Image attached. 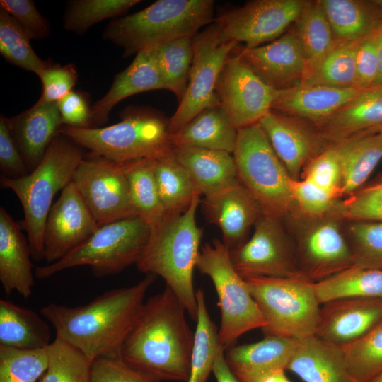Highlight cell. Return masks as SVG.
Masks as SVG:
<instances>
[{
  "label": "cell",
  "mask_w": 382,
  "mask_h": 382,
  "mask_svg": "<svg viewBox=\"0 0 382 382\" xmlns=\"http://www.w3.org/2000/svg\"><path fill=\"white\" fill-rule=\"evenodd\" d=\"M156 279V275L147 274L136 284L108 290L76 307L50 303L41 308L40 313L52 325L56 337L90 361L120 356Z\"/></svg>",
  "instance_id": "cell-1"
},
{
  "label": "cell",
  "mask_w": 382,
  "mask_h": 382,
  "mask_svg": "<svg viewBox=\"0 0 382 382\" xmlns=\"http://www.w3.org/2000/svg\"><path fill=\"white\" fill-rule=\"evenodd\" d=\"M186 314L183 303L167 286L148 298L122 347V359L161 382H187L195 332Z\"/></svg>",
  "instance_id": "cell-2"
},
{
  "label": "cell",
  "mask_w": 382,
  "mask_h": 382,
  "mask_svg": "<svg viewBox=\"0 0 382 382\" xmlns=\"http://www.w3.org/2000/svg\"><path fill=\"white\" fill-rule=\"evenodd\" d=\"M201 195L193 199L183 214L165 216L151 230L149 242L136 263L139 271L162 277L196 321L197 300L193 285V271L199 253L203 230L197 225L196 212Z\"/></svg>",
  "instance_id": "cell-3"
},
{
  "label": "cell",
  "mask_w": 382,
  "mask_h": 382,
  "mask_svg": "<svg viewBox=\"0 0 382 382\" xmlns=\"http://www.w3.org/2000/svg\"><path fill=\"white\" fill-rule=\"evenodd\" d=\"M83 158L78 145L58 134L41 162L28 175L0 178L1 187L12 190L22 205L24 218L19 224L27 233L35 261L44 260V228L54 197L71 182Z\"/></svg>",
  "instance_id": "cell-4"
},
{
  "label": "cell",
  "mask_w": 382,
  "mask_h": 382,
  "mask_svg": "<svg viewBox=\"0 0 382 382\" xmlns=\"http://www.w3.org/2000/svg\"><path fill=\"white\" fill-rule=\"evenodd\" d=\"M214 15L212 0H158L112 21L103 37L122 48L127 57L175 39L193 37L214 21Z\"/></svg>",
  "instance_id": "cell-5"
},
{
  "label": "cell",
  "mask_w": 382,
  "mask_h": 382,
  "mask_svg": "<svg viewBox=\"0 0 382 382\" xmlns=\"http://www.w3.org/2000/svg\"><path fill=\"white\" fill-rule=\"evenodd\" d=\"M59 134L91 154L119 163L158 159L173 149L168 120L146 110L128 111L119 122L108 127L81 129L62 125Z\"/></svg>",
  "instance_id": "cell-6"
},
{
  "label": "cell",
  "mask_w": 382,
  "mask_h": 382,
  "mask_svg": "<svg viewBox=\"0 0 382 382\" xmlns=\"http://www.w3.org/2000/svg\"><path fill=\"white\" fill-rule=\"evenodd\" d=\"M151 235L149 226L139 216L99 226L85 242L59 260L37 267L38 279L49 278L63 270L90 267L97 277L118 274L136 265Z\"/></svg>",
  "instance_id": "cell-7"
},
{
  "label": "cell",
  "mask_w": 382,
  "mask_h": 382,
  "mask_svg": "<svg viewBox=\"0 0 382 382\" xmlns=\"http://www.w3.org/2000/svg\"><path fill=\"white\" fill-rule=\"evenodd\" d=\"M233 156L240 183L265 216L280 219L294 202L293 179L259 122L238 129Z\"/></svg>",
  "instance_id": "cell-8"
},
{
  "label": "cell",
  "mask_w": 382,
  "mask_h": 382,
  "mask_svg": "<svg viewBox=\"0 0 382 382\" xmlns=\"http://www.w3.org/2000/svg\"><path fill=\"white\" fill-rule=\"evenodd\" d=\"M265 321V336L300 340L315 335L320 303L313 282L303 277L245 279Z\"/></svg>",
  "instance_id": "cell-9"
},
{
  "label": "cell",
  "mask_w": 382,
  "mask_h": 382,
  "mask_svg": "<svg viewBox=\"0 0 382 382\" xmlns=\"http://www.w3.org/2000/svg\"><path fill=\"white\" fill-rule=\"evenodd\" d=\"M196 268L211 279L216 291L221 316L219 340L224 349L244 333L265 326L262 313L222 241L214 239L204 244Z\"/></svg>",
  "instance_id": "cell-10"
},
{
  "label": "cell",
  "mask_w": 382,
  "mask_h": 382,
  "mask_svg": "<svg viewBox=\"0 0 382 382\" xmlns=\"http://www.w3.org/2000/svg\"><path fill=\"white\" fill-rule=\"evenodd\" d=\"M193 59L185 93L168 120L170 134L181 129L202 110L220 105L216 92L226 60L238 45L224 41L214 21L192 37Z\"/></svg>",
  "instance_id": "cell-11"
},
{
  "label": "cell",
  "mask_w": 382,
  "mask_h": 382,
  "mask_svg": "<svg viewBox=\"0 0 382 382\" xmlns=\"http://www.w3.org/2000/svg\"><path fill=\"white\" fill-rule=\"evenodd\" d=\"M71 182L99 226L138 216L124 163L91 154L80 162Z\"/></svg>",
  "instance_id": "cell-12"
},
{
  "label": "cell",
  "mask_w": 382,
  "mask_h": 382,
  "mask_svg": "<svg viewBox=\"0 0 382 382\" xmlns=\"http://www.w3.org/2000/svg\"><path fill=\"white\" fill-rule=\"evenodd\" d=\"M308 1L255 0L231 10L214 19L224 41L244 47L269 43L285 33L299 17Z\"/></svg>",
  "instance_id": "cell-13"
},
{
  "label": "cell",
  "mask_w": 382,
  "mask_h": 382,
  "mask_svg": "<svg viewBox=\"0 0 382 382\" xmlns=\"http://www.w3.org/2000/svg\"><path fill=\"white\" fill-rule=\"evenodd\" d=\"M279 91L263 81L238 53L226 60L216 87L220 105L238 129L259 122L271 112Z\"/></svg>",
  "instance_id": "cell-14"
},
{
  "label": "cell",
  "mask_w": 382,
  "mask_h": 382,
  "mask_svg": "<svg viewBox=\"0 0 382 382\" xmlns=\"http://www.w3.org/2000/svg\"><path fill=\"white\" fill-rule=\"evenodd\" d=\"M233 267L243 279L303 277L292 258L290 245L279 220L262 216L250 239L229 250Z\"/></svg>",
  "instance_id": "cell-15"
},
{
  "label": "cell",
  "mask_w": 382,
  "mask_h": 382,
  "mask_svg": "<svg viewBox=\"0 0 382 382\" xmlns=\"http://www.w3.org/2000/svg\"><path fill=\"white\" fill-rule=\"evenodd\" d=\"M99 228L72 182L61 192L44 228V260L55 262L89 238Z\"/></svg>",
  "instance_id": "cell-16"
},
{
  "label": "cell",
  "mask_w": 382,
  "mask_h": 382,
  "mask_svg": "<svg viewBox=\"0 0 382 382\" xmlns=\"http://www.w3.org/2000/svg\"><path fill=\"white\" fill-rule=\"evenodd\" d=\"M238 54L266 83L281 90L301 83L308 70L303 52L292 31L277 39Z\"/></svg>",
  "instance_id": "cell-17"
},
{
  "label": "cell",
  "mask_w": 382,
  "mask_h": 382,
  "mask_svg": "<svg viewBox=\"0 0 382 382\" xmlns=\"http://www.w3.org/2000/svg\"><path fill=\"white\" fill-rule=\"evenodd\" d=\"M316 336L344 346L357 340L382 320V299L346 297L321 304Z\"/></svg>",
  "instance_id": "cell-18"
},
{
  "label": "cell",
  "mask_w": 382,
  "mask_h": 382,
  "mask_svg": "<svg viewBox=\"0 0 382 382\" xmlns=\"http://www.w3.org/2000/svg\"><path fill=\"white\" fill-rule=\"evenodd\" d=\"M207 220L221 230L223 243L231 250L245 243L252 226L262 211L250 193L240 183L201 199Z\"/></svg>",
  "instance_id": "cell-19"
},
{
  "label": "cell",
  "mask_w": 382,
  "mask_h": 382,
  "mask_svg": "<svg viewBox=\"0 0 382 382\" xmlns=\"http://www.w3.org/2000/svg\"><path fill=\"white\" fill-rule=\"evenodd\" d=\"M299 274L316 283L353 265L350 245L334 222L322 223L302 239Z\"/></svg>",
  "instance_id": "cell-20"
},
{
  "label": "cell",
  "mask_w": 382,
  "mask_h": 382,
  "mask_svg": "<svg viewBox=\"0 0 382 382\" xmlns=\"http://www.w3.org/2000/svg\"><path fill=\"white\" fill-rule=\"evenodd\" d=\"M297 340L265 336L257 342L236 345L224 350L227 365L239 382H263L286 369Z\"/></svg>",
  "instance_id": "cell-21"
},
{
  "label": "cell",
  "mask_w": 382,
  "mask_h": 382,
  "mask_svg": "<svg viewBox=\"0 0 382 382\" xmlns=\"http://www.w3.org/2000/svg\"><path fill=\"white\" fill-rule=\"evenodd\" d=\"M7 120L12 136L31 171L41 162L63 125L57 103L38 100L29 109Z\"/></svg>",
  "instance_id": "cell-22"
},
{
  "label": "cell",
  "mask_w": 382,
  "mask_h": 382,
  "mask_svg": "<svg viewBox=\"0 0 382 382\" xmlns=\"http://www.w3.org/2000/svg\"><path fill=\"white\" fill-rule=\"evenodd\" d=\"M166 89L155 49L138 52L132 63L117 74L108 91L91 105V128L101 127L121 100L144 91Z\"/></svg>",
  "instance_id": "cell-23"
},
{
  "label": "cell",
  "mask_w": 382,
  "mask_h": 382,
  "mask_svg": "<svg viewBox=\"0 0 382 382\" xmlns=\"http://www.w3.org/2000/svg\"><path fill=\"white\" fill-rule=\"evenodd\" d=\"M273 149L293 180H298L305 163L318 149V137L299 119L273 110L259 122Z\"/></svg>",
  "instance_id": "cell-24"
},
{
  "label": "cell",
  "mask_w": 382,
  "mask_h": 382,
  "mask_svg": "<svg viewBox=\"0 0 382 382\" xmlns=\"http://www.w3.org/2000/svg\"><path fill=\"white\" fill-rule=\"evenodd\" d=\"M356 87L337 88L299 84L281 89L272 105V110L292 117L324 121L352 100L361 91Z\"/></svg>",
  "instance_id": "cell-25"
},
{
  "label": "cell",
  "mask_w": 382,
  "mask_h": 382,
  "mask_svg": "<svg viewBox=\"0 0 382 382\" xmlns=\"http://www.w3.org/2000/svg\"><path fill=\"white\" fill-rule=\"evenodd\" d=\"M28 241L6 210L0 208V282L7 296L16 291L25 299L33 294L34 276Z\"/></svg>",
  "instance_id": "cell-26"
},
{
  "label": "cell",
  "mask_w": 382,
  "mask_h": 382,
  "mask_svg": "<svg viewBox=\"0 0 382 382\" xmlns=\"http://www.w3.org/2000/svg\"><path fill=\"white\" fill-rule=\"evenodd\" d=\"M172 154L185 168L201 195L209 197L238 184L232 154L197 147H173Z\"/></svg>",
  "instance_id": "cell-27"
},
{
  "label": "cell",
  "mask_w": 382,
  "mask_h": 382,
  "mask_svg": "<svg viewBox=\"0 0 382 382\" xmlns=\"http://www.w3.org/2000/svg\"><path fill=\"white\" fill-rule=\"evenodd\" d=\"M286 369L303 382H354L342 346L316 335L298 340Z\"/></svg>",
  "instance_id": "cell-28"
},
{
  "label": "cell",
  "mask_w": 382,
  "mask_h": 382,
  "mask_svg": "<svg viewBox=\"0 0 382 382\" xmlns=\"http://www.w3.org/2000/svg\"><path fill=\"white\" fill-rule=\"evenodd\" d=\"M320 136L335 143L382 127V86L361 91L324 121Z\"/></svg>",
  "instance_id": "cell-29"
},
{
  "label": "cell",
  "mask_w": 382,
  "mask_h": 382,
  "mask_svg": "<svg viewBox=\"0 0 382 382\" xmlns=\"http://www.w3.org/2000/svg\"><path fill=\"white\" fill-rule=\"evenodd\" d=\"M320 2L338 42H359L382 30V11L374 1Z\"/></svg>",
  "instance_id": "cell-30"
},
{
  "label": "cell",
  "mask_w": 382,
  "mask_h": 382,
  "mask_svg": "<svg viewBox=\"0 0 382 382\" xmlns=\"http://www.w3.org/2000/svg\"><path fill=\"white\" fill-rule=\"evenodd\" d=\"M238 129L220 105L208 108L170 134L173 147H197L233 154Z\"/></svg>",
  "instance_id": "cell-31"
},
{
  "label": "cell",
  "mask_w": 382,
  "mask_h": 382,
  "mask_svg": "<svg viewBox=\"0 0 382 382\" xmlns=\"http://www.w3.org/2000/svg\"><path fill=\"white\" fill-rule=\"evenodd\" d=\"M342 167L341 194L357 191L382 159V127L334 144Z\"/></svg>",
  "instance_id": "cell-32"
},
{
  "label": "cell",
  "mask_w": 382,
  "mask_h": 382,
  "mask_svg": "<svg viewBox=\"0 0 382 382\" xmlns=\"http://www.w3.org/2000/svg\"><path fill=\"white\" fill-rule=\"evenodd\" d=\"M47 322L32 309L1 299L0 345L21 349L47 348L51 343Z\"/></svg>",
  "instance_id": "cell-33"
},
{
  "label": "cell",
  "mask_w": 382,
  "mask_h": 382,
  "mask_svg": "<svg viewBox=\"0 0 382 382\" xmlns=\"http://www.w3.org/2000/svg\"><path fill=\"white\" fill-rule=\"evenodd\" d=\"M155 160L144 158L124 163L132 204L151 230L166 216L154 175Z\"/></svg>",
  "instance_id": "cell-34"
},
{
  "label": "cell",
  "mask_w": 382,
  "mask_h": 382,
  "mask_svg": "<svg viewBox=\"0 0 382 382\" xmlns=\"http://www.w3.org/2000/svg\"><path fill=\"white\" fill-rule=\"evenodd\" d=\"M156 185L166 216L183 214L197 195L191 178L172 153L155 160Z\"/></svg>",
  "instance_id": "cell-35"
},
{
  "label": "cell",
  "mask_w": 382,
  "mask_h": 382,
  "mask_svg": "<svg viewBox=\"0 0 382 382\" xmlns=\"http://www.w3.org/2000/svg\"><path fill=\"white\" fill-rule=\"evenodd\" d=\"M319 303L346 297L382 299V270L352 266L313 283Z\"/></svg>",
  "instance_id": "cell-36"
},
{
  "label": "cell",
  "mask_w": 382,
  "mask_h": 382,
  "mask_svg": "<svg viewBox=\"0 0 382 382\" xmlns=\"http://www.w3.org/2000/svg\"><path fill=\"white\" fill-rule=\"evenodd\" d=\"M292 33L306 57L308 69L328 54L337 42L320 0L308 1L294 22Z\"/></svg>",
  "instance_id": "cell-37"
},
{
  "label": "cell",
  "mask_w": 382,
  "mask_h": 382,
  "mask_svg": "<svg viewBox=\"0 0 382 382\" xmlns=\"http://www.w3.org/2000/svg\"><path fill=\"white\" fill-rule=\"evenodd\" d=\"M359 43L337 42L328 54L308 69L300 84L354 87Z\"/></svg>",
  "instance_id": "cell-38"
},
{
  "label": "cell",
  "mask_w": 382,
  "mask_h": 382,
  "mask_svg": "<svg viewBox=\"0 0 382 382\" xmlns=\"http://www.w3.org/2000/svg\"><path fill=\"white\" fill-rule=\"evenodd\" d=\"M196 296L197 327L192 352L190 375L187 382H207L221 346L219 340V328L210 318L203 290L198 289Z\"/></svg>",
  "instance_id": "cell-39"
},
{
  "label": "cell",
  "mask_w": 382,
  "mask_h": 382,
  "mask_svg": "<svg viewBox=\"0 0 382 382\" xmlns=\"http://www.w3.org/2000/svg\"><path fill=\"white\" fill-rule=\"evenodd\" d=\"M192 37L175 39L154 48L166 89L173 92L179 102L188 83L193 59Z\"/></svg>",
  "instance_id": "cell-40"
},
{
  "label": "cell",
  "mask_w": 382,
  "mask_h": 382,
  "mask_svg": "<svg viewBox=\"0 0 382 382\" xmlns=\"http://www.w3.org/2000/svg\"><path fill=\"white\" fill-rule=\"evenodd\" d=\"M29 35L4 9L0 8V53L9 63L37 74L52 62L42 60L33 50Z\"/></svg>",
  "instance_id": "cell-41"
},
{
  "label": "cell",
  "mask_w": 382,
  "mask_h": 382,
  "mask_svg": "<svg viewBox=\"0 0 382 382\" xmlns=\"http://www.w3.org/2000/svg\"><path fill=\"white\" fill-rule=\"evenodd\" d=\"M354 382H366L382 373V320L363 336L342 346Z\"/></svg>",
  "instance_id": "cell-42"
},
{
  "label": "cell",
  "mask_w": 382,
  "mask_h": 382,
  "mask_svg": "<svg viewBox=\"0 0 382 382\" xmlns=\"http://www.w3.org/2000/svg\"><path fill=\"white\" fill-rule=\"evenodd\" d=\"M47 350L48 366L39 382H91L92 361L79 350L57 337Z\"/></svg>",
  "instance_id": "cell-43"
},
{
  "label": "cell",
  "mask_w": 382,
  "mask_h": 382,
  "mask_svg": "<svg viewBox=\"0 0 382 382\" xmlns=\"http://www.w3.org/2000/svg\"><path fill=\"white\" fill-rule=\"evenodd\" d=\"M139 2V0L69 1L64 14L63 26L68 31L83 35L95 24L122 14Z\"/></svg>",
  "instance_id": "cell-44"
},
{
  "label": "cell",
  "mask_w": 382,
  "mask_h": 382,
  "mask_svg": "<svg viewBox=\"0 0 382 382\" xmlns=\"http://www.w3.org/2000/svg\"><path fill=\"white\" fill-rule=\"evenodd\" d=\"M47 366V348L21 349L0 345V382H37Z\"/></svg>",
  "instance_id": "cell-45"
},
{
  "label": "cell",
  "mask_w": 382,
  "mask_h": 382,
  "mask_svg": "<svg viewBox=\"0 0 382 382\" xmlns=\"http://www.w3.org/2000/svg\"><path fill=\"white\" fill-rule=\"evenodd\" d=\"M349 232L352 266L382 270V222L356 221Z\"/></svg>",
  "instance_id": "cell-46"
},
{
  "label": "cell",
  "mask_w": 382,
  "mask_h": 382,
  "mask_svg": "<svg viewBox=\"0 0 382 382\" xmlns=\"http://www.w3.org/2000/svg\"><path fill=\"white\" fill-rule=\"evenodd\" d=\"M304 173L303 178L337 196L341 194L342 167L335 145L313 157Z\"/></svg>",
  "instance_id": "cell-47"
},
{
  "label": "cell",
  "mask_w": 382,
  "mask_h": 382,
  "mask_svg": "<svg viewBox=\"0 0 382 382\" xmlns=\"http://www.w3.org/2000/svg\"><path fill=\"white\" fill-rule=\"evenodd\" d=\"M340 214L356 221L382 222V183L352 193L342 204Z\"/></svg>",
  "instance_id": "cell-48"
},
{
  "label": "cell",
  "mask_w": 382,
  "mask_h": 382,
  "mask_svg": "<svg viewBox=\"0 0 382 382\" xmlns=\"http://www.w3.org/2000/svg\"><path fill=\"white\" fill-rule=\"evenodd\" d=\"M91 382H161L127 364L120 356L99 357L91 362Z\"/></svg>",
  "instance_id": "cell-49"
},
{
  "label": "cell",
  "mask_w": 382,
  "mask_h": 382,
  "mask_svg": "<svg viewBox=\"0 0 382 382\" xmlns=\"http://www.w3.org/2000/svg\"><path fill=\"white\" fill-rule=\"evenodd\" d=\"M42 91L39 100L47 103H57L72 90L78 81V74L73 64L64 66L52 62L37 74Z\"/></svg>",
  "instance_id": "cell-50"
},
{
  "label": "cell",
  "mask_w": 382,
  "mask_h": 382,
  "mask_svg": "<svg viewBox=\"0 0 382 382\" xmlns=\"http://www.w3.org/2000/svg\"><path fill=\"white\" fill-rule=\"evenodd\" d=\"M291 193L294 202L310 216H318L326 213L332 207L337 197L305 178L292 180Z\"/></svg>",
  "instance_id": "cell-51"
},
{
  "label": "cell",
  "mask_w": 382,
  "mask_h": 382,
  "mask_svg": "<svg viewBox=\"0 0 382 382\" xmlns=\"http://www.w3.org/2000/svg\"><path fill=\"white\" fill-rule=\"evenodd\" d=\"M1 8L8 12L27 32L31 39L49 37L50 25L31 0H1Z\"/></svg>",
  "instance_id": "cell-52"
},
{
  "label": "cell",
  "mask_w": 382,
  "mask_h": 382,
  "mask_svg": "<svg viewBox=\"0 0 382 382\" xmlns=\"http://www.w3.org/2000/svg\"><path fill=\"white\" fill-rule=\"evenodd\" d=\"M0 170L1 176L18 178L30 171L12 136L7 117H0Z\"/></svg>",
  "instance_id": "cell-53"
},
{
  "label": "cell",
  "mask_w": 382,
  "mask_h": 382,
  "mask_svg": "<svg viewBox=\"0 0 382 382\" xmlns=\"http://www.w3.org/2000/svg\"><path fill=\"white\" fill-rule=\"evenodd\" d=\"M57 106L63 125L91 128V106L86 93L71 91L57 102Z\"/></svg>",
  "instance_id": "cell-54"
},
{
  "label": "cell",
  "mask_w": 382,
  "mask_h": 382,
  "mask_svg": "<svg viewBox=\"0 0 382 382\" xmlns=\"http://www.w3.org/2000/svg\"><path fill=\"white\" fill-rule=\"evenodd\" d=\"M375 35L359 42L357 46L354 87L359 89L372 87L376 76L378 54Z\"/></svg>",
  "instance_id": "cell-55"
},
{
  "label": "cell",
  "mask_w": 382,
  "mask_h": 382,
  "mask_svg": "<svg viewBox=\"0 0 382 382\" xmlns=\"http://www.w3.org/2000/svg\"><path fill=\"white\" fill-rule=\"evenodd\" d=\"M212 373L216 382H239L227 365L224 357V349L222 347L215 359Z\"/></svg>",
  "instance_id": "cell-56"
},
{
  "label": "cell",
  "mask_w": 382,
  "mask_h": 382,
  "mask_svg": "<svg viewBox=\"0 0 382 382\" xmlns=\"http://www.w3.org/2000/svg\"><path fill=\"white\" fill-rule=\"evenodd\" d=\"M378 54L377 74L372 87L382 86V32L375 35Z\"/></svg>",
  "instance_id": "cell-57"
},
{
  "label": "cell",
  "mask_w": 382,
  "mask_h": 382,
  "mask_svg": "<svg viewBox=\"0 0 382 382\" xmlns=\"http://www.w3.org/2000/svg\"><path fill=\"white\" fill-rule=\"evenodd\" d=\"M263 382H291L285 375L284 370H280Z\"/></svg>",
  "instance_id": "cell-58"
},
{
  "label": "cell",
  "mask_w": 382,
  "mask_h": 382,
  "mask_svg": "<svg viewBox=\"0 0 382 382\" xmlns=\"http://www.w3.org/2000/svg\"><path fill=\"white\" fill-rule=\"evenodd\" d=\"M366 382H382V373Z\"/></svg>",
  "instance_id": "cell-59"
},
{
  "label": "cell",
  "mask_w": 382,
  "mask_h": 382,
  "mask_svg": "<svg viewBox=\"0 0 382 382\" xmlns=\"http://www.w3.org/2000/svg\"><path fill=\"white\" fill-rule=\"evenodd\" d=\"M374 1L382 11V0H374Z\"/></svg>",
  "instance_id": "cell-60"
},
{
  "label": "cell",
  "mask_w": 382,
  "mask_h": 382,
  "mask_svg": "<svg viewBox=\"0 0 382 382\" xmlns=\"http://www.w3.org/2000/svg\"><path fill=\"white\" fill-rule=\"evenodd\" d=\"M381 31L382 32V30Z\"/></svg>",
  "instance_id": "cell-61"
},
{
  "label": "cell",
  "mask_w": 382,
  "mask_h": 382,
  "mask_svg": "<svg viewBox=\"0 0 382 382\" xmlns=\"http://www.w3.org/2000/svg\"></svg>",
  "instance_id": "cell-62"
}]
</instances>
